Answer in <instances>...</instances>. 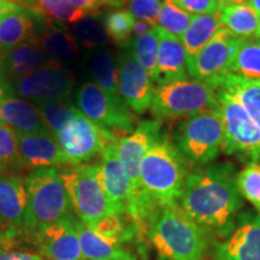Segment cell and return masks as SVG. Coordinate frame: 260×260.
I'll list each match as a JSON object with an SVG mask.
<instances>
[{"label": "cell", "instance_id": "obj_20", "mask_svg": "<svg viewBox=\"0 0 260 260\" xmlns=\"http://www.w3.org/2000/svg\"><path fill=\"white\" fill-rule=\"evenodd\" d=\"M75 226L83 260H138V256L125 247L126 242L104 236L79 218L75 220Z\"/></svg>", "mask_w": 260, "mask_h": 260}, {"label": "cell", "instance_id": "obj_37", "mask_svg": "<svg viewBox=\"0 0 260 260\" xmlns=\"http://www.w3.org/2000/svg\"><path fill=\"white\" fill-rule=\"evenodd\" d=\"M240 193L260 214V164L251 162L236 175Z\"/></svg>", "mask_w": 260, "mask_h": 260}, {"label": "cell", "instance_id": "obj_2", "mask_svg": "<svg viewBox=\"0 0 260 260\" xmlns=\"http://www.w3.org/2000/svg\"><path fill=\"white\" fill-rule=\"evenodd\" d=\"M144 237L165 260H203L209 246L207 233L178 203L155 207L145 222Z\"/></svg>", "mask_w": 260, "mask_h": 260}, {"label": "cell", "instance_id": "obj_50", "mask_svg": "<svg viewBox=\"0 0 260 260\" xmlns=\"http://www.w3.org/2000/svg\"><path fill=\"white\" fill-rule=\"evenodd\" d=\"M5 2H11V3H16V4H19V5H23L27 8L29 5V0H5Z\"/></svg>", "mask_w": 260, "mask_h": 260}, {"label": "cell", "instance_id": "obj_15", "mask_svg": "<svg viewBox=\"0 0 260 260\" xmlns=\"http://www.w3.org/2000/svg\"><path fill=\"white\" fill-rule=\"evenodd\" d=\"M130 42L123 47L119 57L118 92L135 115H142L151 107L155 87L147 71L139 63Z\"/></svg>", "mask_w": 260, "mask_h": 260}, {"label": "cell", "instance_id": "obj_17", "mask_svg": "<svg viewBox=\"0 0 260 260\" xmlns=\"http://www.w3.org/2000/svg\"><path fill=\"white\" fill-rule=\"evenodd\" d=\"M18 135V152L25 171L42 168L71 167L68 158L61 151L56 136L52 133Z\"/></svg>", "mask_w": 260, "mask_h": 260}, {"label": "cell", "instance_id": "obj_8", "mask_svg": "<svg viewBox=\"0 0 260 260\" xmlns=\"http://www.w3.org/2000/svg\"><path fill=\"white\" fill-rule=\"evenodd\" d=\"M216 90L223 117V152L243 161L260 164V129L235 98Z\"/></svg>", "mask_w": 260, "mask_h": 260}, {"label": "cell", "instance_id": "obj_43", "mask_svg": "<svg viewBox=\"0 0 260 260\" xmlns=\"http://www.w3.org/2000/svg\"><path fill=\"white\" fill-rule=\"evenodd\" d=\"M11 96H15L12 84L10 82H5V81H0V105Z\"/></svg>", "mask_w": 260, "mask_h": 260}, {"label": "cell", "instance_id": "obj_16", "mask_svg": "<svg viewBox=\"0 0 260 260\" xmlns=\"http://www.w3.org/2000/svg\"><path fill=\"white\" fill-rule=\"evenodd\" d=\"M117 142L107 144L98 164V177L116 214L128 217L134 200L132 184L123 170L117 151Z\"/></svg>", "mask_w": 260, "mask_h": 260}, {"label": "cell", "instance_id": "obj_31", "mask_svg": "<svg viewBox=\"0 0 260 260\" xmlns=\"http://www.w3.org/2000/svg\"><path fill=\"white\" fill-rule=\"evenodd\" d=\"M71 32L79 45L86 50H96L110 40L104 23L93 14L84 16L74 23Z\"/></svg>", "mask_w": 260, "mask_h": 260}, {"label": "cell", "instance_id": "obj_49", "mask_svg": "<svg viewBox=\"0 0 260 260\" xmlns=\"http://www.w3.org/2000/svg\"><path fill=\"white\" fill-rule=\"evenodd\" d=\"M139 253H140V260H148L147 254H146V251H145L144 246H142V245L139 246ZM159 260H165V259L159 258Z\"/></svg>", "mask_w": 260, "mask_h": 260}, {"label": "cell", "instance_id": "obj_24", "mask_svg": "<svg viewBox=\"0 0 260 260\" xmlns=\"http://www.w3.org/2000/svg\"><path fill=\"white\" fill-rule=\"evenodd\" d=\"M37 14L23 6L0 18V47L9 51L31 40L37 30Z\"/></svg>", "mask_w": 260, "mask_h": 260}, {"label": "cell", "instance_id": "obj_28", "mask_svg": "<svg viewBox=\"0 0 260 260\" xmlns=\"http://www.w3.org/2000/svg\"><path fill=\"white\" fill-rule=\"evenodd\" d=\"M220 19L224 28L243 39L254 37L260 23V16L248 3L222 6Z\"/></svg>", "mask_w": 260, "mask_h": 260}, {"label": "cell", "instance_id": "obj_33", "mask_svg": "<svg viewBox=\"0 0 260 260\" xmlns=\"http://www.w3.org/2000/svg\"><path fill=\"white\" fill-rule=\"evenodd\" d=\"M130 44H132L133 51H134L139 63L147 71L152 82H153L155 73H157L159 48L157 27L152 29L151 31L147 32L144 37L132 39Z\"/></svg>", "mask_w": 260, "mask_h": 260}, {"label": "cell", "instance_id": "obj_26", "mask_svg": "<svg viewBox=\"0 0 260 260\" xmlns=\"http://www.w3.org/2000/svg\"><path fill=\"white\" fill-rule=\"evenodd\" d=\"M220 28H223L220 11L216 14L193 15L189 27L182 37V42L186 48L187 60L191 59Z\"/></svg>", "mask_w": 260, "mask_h": 260}, {"label": "cell", "instance_id": "obj_40", "mask_svg": "<svg viewBox=\"0 0 260 260\" xmlns=\"http://www.w3.org/2000/svg\"><path fill=\"white\" fill-rule=\"evenodd\" d=\"M0 260H45L37 253L0 248Z\"/></svg>", "mask_w": 260, "mask_h": 260}, {"label": "cell", "instance_id": "obj_34", "mask_svg": "<svg viewBox=\"0 0 260 260\" xmlns=\"http://www.w3.org/2000/svg\"><path fill=\"white\" fill-rule=\"evenodd\" d=\"M136 18L128 10H117L107 14L104 18V27L107 35L118 46L124 47L132 41L133 29Z\"/></svg>", "mask_w": 260, "mask_h": 260}, {"label": "cell", "instance_id": "obj_32", "mask_svg": "<svg viewBox=\"0 0 260 260\" xmlns=\"http://www.w3.org/2000/svg\"><path fill=\"white\" fill-rule=\"evenodd\" d=\"M193 15L182 10L174 0H162L158 15V25L181 39L189 27Z\"/></svg>", "mask_w": 260, "mask_h": 260}, {"label": "cell", "instance_id": "obj_41", "mask_svg": "<svg viewBox=\"0 0 260 260\" xmlns=\"http://www.w3.org/2000/svg\"><path fill=\"white\" fill-rule=\"evenodd\" d=\"M75 8H77L81 11L86 12L87 15H92L102 8L100 0H69Z\"/></svg>", "mask_w": 260, "mask_h": 260}, {"label": "cell", "instance_id": "obj_45", "mask_svg": "<svg viewBox=\"0 0 260 260\" xmlns=\"http://www.w3.org/2000/svg\"><path fill=\"white\" fill-rule=\"evenodd\" d=\"M5 57L6 51L0 47V81H5V82H10L6 75V67H5Z\"/></svg>", "mask_w": 260, "mask_h": 260}, {"label": "cell", "instance_id": "obj_48", "mask_svg": "<svg viewBox=\"0 0 260 260\" xmlns=\"http://www.w3.org/2000/svg\"><path fill=\"white\" fill-rule=\"evenodd\" d=\"M248 4L252 6L253 9L258 12V15L260 16V0H248Z\"/></svg>", "mask_w": 260, "mask_h": 260}, {"label": "cell", "instance_id": "obj_11", "mask_svg": "<svg viewBox=\"0 0 260 260\" xmlns=\"http://www.w3.org/2000/svg\"><path fill=\"white\" fill-rule=\"evenodd\" d=\"M242 39L226 28H220L191 59L187 60L188 76L212 86L229 75Z\"/></svg>", "mask_w": 260, "mask_h": 260}, {"label": "cell", "instance_id": "obj_38", "mask_svg": "<svg viewBox=\"0 0 260 260\" xmlns=\"http://www.w3.org/2000/svg\"><path fill=\"white\" fill-rule=\"evenodd\" d=\"M161 3L162 0H129L126 5H128V11L135 18L149 22L157 27Z\"/></svg>", "mask_w": 260, "mask_h": 260}, {"label": "cell", "instance_id": "obj_19", "mask_svg": "<svg viewBox=\"0 0 260 260\" xmlns=\"http://www.w3.org/2000/svg\"><path fill=\"white\" fill-rule=\"evenodd\" d=\"M158 64L153 82L164 84L188 79L187 53L181 39L157 25Z\"/></svg>", "mask_w": 260, "mask_h": 260}, {"label": "cell", "instance_id": "obj_7", "mask_svg": "<svg viewBox=\"0 0 260 260\" xmlns=\"http://www.w3.org/2000/svg\"><path fill=\"white\" fill-rule=\"evenodd\" d=\"M69 193L74 213L81 222L92 226L110 214H116L98 177V164L59 168Z\"/></svg>", "mask_w": 260, "mask_h": 260}, {"label": "cell", "instance_id": "obj_27", "mask_svg": "<svg viewBox=\"0 0 260 260\" xmlns=\"http://www.w3.org/2000/svg\"><path fill=\"white\" fill-rule=\"evenodd\" d=\"M89 71L94 83L111 96L122 99L118 92L119 65L111 51L100 48L94 52L89 60Z\"/></svg>", "mask_w": 260, "mask_h": 260}, {"label": "cell", "instance_id": "obj_39", "mask_svg": "<svg viewBox=\"0 0 260 260\" xmlns=\"http://www.w3.org/2000/svg\"><path fill=\"white\" fill-rule=\"evenodd\" d=\"M174 2L190 15L216 14L222 10L219 0H174Z\"/></svg>", "mask_w": 260, "mask_h": 260}, {"label": "cell", "instance_id": "obj_9", "mask_svg": "<svg viewBox=\"0 0 260 260\" xmlns=\"http://www.w3.org/2000/svg\"><path fill=\"white\" fill-rule=\"evenodd\" d=\"M79 111L96 124L115 133L118 139L132 134L138 117L122 99H116L94 82H86L76 94Z\"/></svg>", "mask_w": 260, "mask_h": 260}, {"label": "cell", "instance_id": "obj_47", "mask_svg": "<svg viewBox=\"0 0 260 260\" xmlns=\"http://www.w3.org/2000/svg\"><path fill=\"white\" fill-rule=\"evenodd\" d=\"M222 6H229V5H239V4H247L248 0H219Z\"/></svg>", "mask_w": 260, "mask_h": 260}, {"label": "cell", "instance_id": "obj_44", "mask_svg": "<svg viewBox=\"0 0 260 260\" xmlns=\"http://www.w3.org/2000/svg\"><path fill=\"white\" fill-rule=\"evenodd\" d=\"M21 8H23V5L16 4V3L11 2H5V0H0V18L4 17L5 15L10 14V12L19 10Z\"/></svg>", "mask_w": 260, "mask_h": 260}, {"label": "cell", "instance_id": "obj_14", "mask_svg": "<svg viewBox=\"0 0 260 260\" xmlns=\"http://www.w3.org/2000/svg\"><path fill=\"white\" fill-rule=\"evenodd\" d=\"M71 214L58 222L39 228L29 237L28 243L34 247L37 254L47 260H83L80 239Z\"/></svg>", "mask_w": 260, "mask_h": 260}, {"label": "cell", "instance_id": "obj_46", "mask_svg": "<svg viewBox=\"0 0 260 260\" xmlns=\"http://www.w3.org/2000/svg\"><path fill=\"white\" fill-rule=\"evenodd\" d=\"M129 0H100L102 5H107V6H113V8H119V6L124 5L128 3Z\"/></svg>", "mask_w": 260, "mask_h": 260}, {"label": "cell", "instance_id": "obj_25", "mask_svg": "<svg viewBox=\"0 0 260 260\" xmlns=\"http://www.w3.org/2000/svg\"><path fill=\"white\" fill-rule=\"evenodd\" d=\"M51 59L44 51L31 40L6 51L5 67L8 79L12 82L27 76L37 69L51 63Z\"/></svg>", "mask_w": 260, "mask_h": 260}, {"label": "cell", "instance_id": "obj_12", "mask_svg": "<svg viewBox=\"0 0 260 260\" xmlns=\"http://www.w3.org/2000/svg\"><path fill=\"white\" fill-rule=\"evenodd\" d=\"M28 194L24 178L19 174L0 171V226L4 234L3 249L27 242L25 213Z\"/></svg>", "mask_w": 260, "mask_h": 260}, {"label": "cell", "instance_id": "obj_36", "mask_svg": "<svg viewBox=\"0 0 260 260\" xmlns=\"http://www.w3.org/2000/svg\"><path fill=\"white\" fill-rule=\"evenodd\" d=\"M0 171L19 174L25 171L18 152L17 132L0 125Z\"/></svg>", "mask_w": 260, "mask_h": 260}, {"label": "cell", "instance_id": "obj_21", "mask_svg": "<svg viewBox=\"0 0 260 260\" xmlns=\"http://www.w3.org/2000/svg\"><path fill=\"white\" fill-rule=\"evenodd\" d=\"M52 61L65 65L76 60L80 45L67 25L57 21H46V28L31 39Z\"/></svg>", "mask_w": 260, "mask_h": 260}, {"label": "cell", "instance_id": "obj_10", "mask_svg": "<svg viewBox=\"0 0 260 260\" xmlns=\"http://www.w3.org/2000/svg\"><path fill=\"white\" fill-rule=\"evenodd\" d=\"M56 139L71 167L88 164L102 155L107 144L119 140L115 133L96 124L80 111Z\"/></svg>", "mask_w": 260, "mask_h": 260}, {"label": "cell", "instance_id": "obj_1", "mask_svg": "<svg viewBox=\"0 0 260 260\" xmlns=\"http://www.w3.org/2000/svg\"><path fill=\"white\" fill-rule=\"evenodd\" d=\"M178 204L207 234L220 237L232 234L243 205L235 168L220 162L188 174Z\"/></svg>", "mask_w": 260, "mask_h": 260}, {"label": "cell", "instance_id": "obj_22", "mask_svg": "<svg viewBox=\"0 0 260 260\" xmlns=\"http://www.w3.org/2000/svg\"><path fill=\"white\" fill-rule=\"evenodd\" d=\"M0 125H5L22 134L50 132L38 105L23 98L16 96L9 98L0 105Z\"/></svg>", "mask_w": 260, "mask_h": 260}, {"label": "cell", "instance_id": "obj_23", "mask_svg": "<svg viewBox=\"0 0 260 260\" xmlns=\"http://www.w3.org/2000/svg\"><path fill=\"white\" fill-rule=\"evenodd\" d=\"M212 87L235 98L260 129V79L252 80L229 74L214 82Z\"/></svg>", "mask_w": 260, "mask_h": 260}, {"label": "cell", "instance_id": "obj_51", "mask_svg": "<svg viewBox=\"0 0 260 260\" xmlns=\"http://www.w3.org/2000/svg\"><path fill=\"white\" fill-rule=\"evenodd\" d=\"M255 38H260V23H259V27H258V30H256V32H255V35H254Z\"/></svg>", "mask_w": 260, "mask_h": 260}, {"label": "cell", "instance_id": "obj_30", "mask_svg": "<svg viewBox=\"0 0 260 260\" xmlns=\"http://www.w3.org/2000/svg\"><path fill=\"white\" fill-rule=\"evenodd\" d=\"M230 74L246 79H260V38L242 39Z\"/></svg>", "mask_w": 260, "mask_h": 260}, {"label": "cell", "instance_id": "obj_18", "mask_svg": "<svg viewBox=\"0 0 260 260\" xmlns=\"http://www.w3.org/2000/svg\"><path fill=\"white\" fill-rule=\"evenodd\" d=\"M216 260H260V214L240 224L225 241L214 245Z\"/></svg>", "mask_w": 260, "mask_h": 260}, {"label": "cell", "instance_id": "obj_3", "mask_svg": "<svg viewBox=\"0 0 260 260\" xmlns=\"http://www.w3.org/2000/svg\"><path fill=\"white\" fill-rule=\"evenodd\" d=\"M188 176V162L171 135L162 130L151 146L140 167L142 193L154 206L178 203Z\"/></svg>", "mask_w": 260, "mask_h": 260}, {"label": "cell", "instance_id": "obj_13", "mask_svg": "<svg viewBox=\"0 0 260 260\" xmlns=\"http://www.w3.org/2000/svg\"><path fill=\"white\" fill-rule=\"evenodd\" d=\"M74 87L73 73L56 61H51L12 83L14 93L18 98L37 103V105L52 100L64 102L71 95Z\"/></svg>", "mask_w": 260, "mask_h": 260}, {"label": "cell", "instance_id": "obj_35", "mask_svg": "<svg viewBox=\"0 0 260 260\" xmlns=\"http://www.w3.org/2000/svg\"><path fill=\"white\" fill-rule=\"evenodd\" d=\"M38 107L48 130L54 136L59 134L79 112V109L68 105L60 100H52V102L38 104Z\"/></svg>", "mask_w": 260, "mask_h": 260}, {"label": "cell", "instance_id": "obj_5", "mask_svg": "<svg viewBox=\"0 0 260 260\" xmlns=\"http://www.w3.org/2000/svg\"><path fill=\"white\" fill-rule=\"evenodd\" d=\"M219 109L216 90L204 81L188 79L158 84L152 100V116L157 121L189 118Z\"/></svg>", "mask_w": 260, "mask_h": 260}, {"label": "cell", "instance_id": "obj_6", "mask_svg": "<svg viewBox=\"0 0 260 260\" xmlns=\"http://www.w3.org/2000/svg\"><path fill=\"white\" fill-rule=\"evenodd\" d=\"M171 139L188 165L210 164L223 151L224 125L220 109L183 119L174 130Z\"/></svg>", "mask_w": 260, "mask_h": 260}, {"label": "cell", "instance_id": "obj_4", "mask_svg": "<svg viewBox=\"0 0 260 260\" xmlns=\"http://www.w3.org/2000/svg\"><path fill=\"white\" fill-rule=\"evenodd\" d=\"M28 194L25 213L27 243L39 228L75 214L59 168H42L29 171L24 177Z\"/></svg>", "mask_w": 260, "mask_h": 260}, {"label": "cell", "instance_id": "obj_29", "mask_svg": "<svg viewBox=\"0 0 260 260\" xmlns=\"http://www.w3.org/2000/svg\"><path fill=\"white\" fill-rule=\"evenodd\" d=\"M27 9L45 17L46 21H57L64 24H74L87 16L86 12L75 8L69 0H29Z\"/></svg>", "mask_w": 260, "mask_h": 260}, {"label": "cell", "instance_id": "obj_42", "mask_svg": "<svg viewBox=\"0 0 260 260\" xmlns=\"http://www.w3.org/2000/svg\"><path fill=\"white\" fill-rule=\"evenodd\" d=\"M153 28H155V25L151 24V23H149V22L142 21V19H136L134 29H133L132 38L135 39V38L144 37V35H146V34H147V32L151 31Z\"/></svg>", "mask_w": 260, "mask_h": 260}]
</instances>
